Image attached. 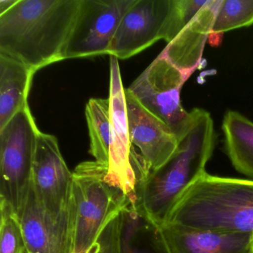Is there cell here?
<instances>
[{
    "label": "cell",
    "instance_id": "6da1fadb",
    "mask_svg": "<svg viewBox=\"0 0 253 253\" xmlns=\"http://www.w3.org/2000/svg\"><path fill=\"white\" fill-rule=\"evenodd\" d=\"M80 0H18L0 15V54L37 72L62 54Z\"/></svg>",
    "mask_w": 253,
    "mask_h": 253
},
{
    "label": "cell",
    "instance_id": "7a4b0ae2",
    "mask_svg": "<svg viewBox=\"0 0 253 253\" xmlns=\"http://www.w3.org/2000/svg\"><path fill=\"white\" fill-rule=\"evenodd\" d=\"M178 147L161 168L150 171L137 192L135 204L158 223L164 224L184 192L206 172L215 144L210 112L195 108Z\"/></svg>",
    "mask_w": 253,
    "mask_h": 253
},
{
    "label": "cell",
    "instance_id": "3957f363",
    "mask_svg": "<svg viewBox=\"0 0 253 253\" xmlns=\"http://www.w3.org/2000/svg\"><path fill=\"white\" fill-rule=\"evenodd\" d=\"M166 223L253 233V180L219 177L206 171L182 195Z\"/></svg>",
    "mask_w": 253,
    "mask_h": 253
},
{
    "label": "cell",
    "instance_id": "277c9868",
    "mask_svg": "<svg viewBox=\"0 0 253 253\" xmlns=\"http://www.w3.org/2000/svg\"><path fill=\"white\" fill-rule=\"evenodd\" d=\"M75 205L73 253H88L106 223L131 202L114 185L108 169L97 161H85L73 171Z\"/></svg>",
    "mask_w": 253,
    "mask_h": 253
},
{
    "label": "cell",
    "instance_id": "5b68a950",
    "mask_svg": "<svg viewBox=\"0 0 253 253\" xmlns=\"http://www.w3.org/2000/svg\"><path fill=\"white\" fill-rule=\"evenodd\" d=\"M40 132L29 106L0 129V201L8 203L19 217L30 189Z\"/></svg>",
    "mask_w": 253,
    "mask_h": 253
},
{
    "label": "cell",
    "instance_id": "8992f818",
    "mask_svg": "<svg viewBox=\"0 0 253 253\" xmlns=\"http://www.w3.org/2000/svg\"><path fill=\"white\" fill-rule=\"evenodd\" d=\"M189 76L159 56L127 89L154 116L167 124L180 140L190 124V113L182 106L180 92Z\"/></svg>",
    "mask_w": 253,
    "mask_h": 253
},
{
    "label": "cell",
    "instance_id": "52a82bcc",
    "mask_svg": "<svg viewBox=\"0 0 253 253\" xmlns=\"http://www.w3.org/2000/svg\"><path fill=\"white\" fill-rule=\"evenodd\" d=\"M111 103L114 148L112 161L108 169L109 177L115 186L121 189L131 202L135 203L140 185L149 174L144 159L131 143L128 129L125 88L123 85L119 60L110 56Z\"/></svg>",
    "mask_w": 253,
    "mask_h": 253
},
{
    "label": "cell",
    "instance_id": "ba28073f",
    "mask_svg": "<svg viewBox=\"0 0 253 253\" xmlns=\"http://www.w3.org/2000/svg\"><path fill=\"white\" fill-rule=\"evenodd\" d=\"M134 0H80L62 60L109 55L126 11Z\"/></svg>",
    "mask_w": 253,
    "mask_h": 253
},
{
    "label": "cell",
    "instance_id": "9c48e42d",
    "mask_svg": "<svg viewBox=\"0 0 253 253\" xmlns=\"http://www.w3.org/2000/svg\"><path fill=\"white\" fill-rule=\"evenodd\" d=\"M19 218L29 253H73L75 205L72 196L69 208L57 217L40 202L31 184Z\"/></svg>",
    "mask_w": 253,
    "mask_h": 253
},
{
    "label": "cell",
    "instance_id": "30bf717a",
    "mask_svg": "<svg viewBox=\"0 0 253 253\" xmlns=\"http://www.w3.org/2000/svg\"><path fill=\"white\" fill-rule=\"evenodd\" d=\"M73 171L60 152L55 136L40 132L32 167V184L40 202L59 217L72 201Z\"/></svg>",
    "mask_w": 253,
    "mask_h": 253
},
{
    "label": "cell",
    "instance_id": "8fae6325",
    "mask_svg": "<svg viewBox=\"0 0 253 253\" xmlns=\"http://www.w3.org/2000/svg\"><path fill=\"white\" fill-rule=\"evenodd\" d=\"M171 0H134L115 33L109 56L126 60L163 40Z\"/></svg>",
    "mask_w": 253,
    "mask_h": 253
},
{
    "label": "cell",
    "instance_id": "7c38bea8",
    "mask_svg": "<svg viewBox=\"0 0 253 253\" xmlns=\"http://www.w3.org/2000/svg\"><path fill=\"white\" fill-rule=\"evenodd\" d=\"M125 94L131 143L138 148L149 171H155L174 155L178 147V138L167 124L148 112L127 88Z\"/></svg>",
    "mask_w": 253,
    "mask_h": 253
},
{
    "label": "cell",
    "instance_id": "4fadbf2b",
    "mask_svg": "<svg viewBox=\"0 0 253 253\" xmlns=\"http://www.w3.org/2000/svg\"><path fill=\"white\" fill-rule=\"evenodd\" d=\"M171 253H252L253 233L192 229L161 225Z\"/></svg>",
    "mask_w": 253,
    "mask_h": 253
},
{
    "label": "cell",
    "instance_id": "5bb4252c",
    "mask_svg": "<svg viewBox=\"0 0 253 253\" xmlns=\"http://www.w3.org/2000/svg\"><path fill=\"white\" fill-rule=\"evenodd\" d=\"M221 0H208L196 17L161 53L190 77L199 66Z\"/></svg>",
    "mask_w": 253,
    "mask_h": 253
},
{
    "label": "cell",
    "instance_id": "9a60e30c",
    "mask_svg": "<svg viewBox=\"0 0 253 253\" xmlns=\"http://www.w3.org/2000/svg\"><path fill=\"white\" fill-rule=\"evenodd\" d=\"M118 253H171L161 226L135 203L120 211Z\"/></svg>",
    "mask_w": 253,
    "mask_h": 253
},
{
    "label": "cell",
    "instance_id": "2e32d148",
    "mask_svg": "<svg viewBox=\"0 0 253 253\" xmlns=\"http://www.w3.org/2000/svg\"><path fill=\"white\" fill-rule=\"evenodd\" d=\"M35 73L21 62L0 54V129L29 106L28 97Z\"/></svg>",
    "mask_w": 253,
    "mask_h": 253
},
{
    "label": "cell",
    "instance_id": "e0dca14e",
    "mask_svg": "<svg viewBox=\"0 0 253 253\" xmlns=\"http://www.w3.org/2000/svg\"><path fill=\"white\" fill-rule=\"evenodd\" d=\"M222 129L225 149L238 172L253 180V122L242 114L229 110L223 116Z\"/></svg>",
    "mask_w": 253,
    "mask_h": 253
},
{
    "label": "cell",
    "instance_id": "ac0fdd59",
    "mask_svg": "<svg viewBox=\"0 0 253 253\" xmlns=\"http://www.w3.org/2000/svg\"><path fill=\"white\" fill-rule=\"evenodd\" d=\"M85 119L90 138L89 152L97 162L109 169L114 148L109 98H91L85 106Z\"/></svg>",
    "mask_w": 253,
    "mask_h": 253
},
{
    "label": "cell",
    "instance_id": "d6986e66",
    "mask_svg": "<svg viewBox=\"0 0 253 253\" xmlns=\"http://www.w3.org/2000/svg\"><path fill=\"white\" fill-rule=\"evenodd\" d=\"M253 25V0H221L210 35Z\"/></svg>",
    "mask_w": 253,
    "mask_h": 253
},
{
    "label": "cell",
    "instance_id": "ffe728a7",
    "mask_svg": "<svg viewBox=\"0 0 253 253\" xmlns=\"http://www.w3.org/2000/svg\"><path fill=\"white\" fill-rule=\"evenodd\" d=\"M208 0H171V6L164 26L163 40L171 42L196 17Z\"/></svg>",
    "mask_w": 253,
    "mask_h": 253
},
{
    "label": "cell",
    "instance_id": "44dd1931",
    "mask_svg": "<svg viewBox=\"0 0 253 253\" xmlns=\"http://www.w3.org/2000/svg\"><path fill=\"white\" fill-rule=\"evenodd\" d=\"M0 253H24L26 244L18 215L4 201H0Z\"/></svg>",
    "mask_w": 253,
    "mask_h": 253
},
{
    "label": "cell",
    "instance_id": "7402d4cb",
    "mask_svg": "<svg viewBox=\"0 0 253 253\" xmlns=\"http://www.w3.org/2000/svg\"><path fill=\"white\" fill-rule=\"evenodd\" d=\"M120 211L103 228L88 253H118Z\"/></svg>",
    "mask_w": 253,
    "mask_h": 253
},
{
    "label": "cell",
    "instance_id": "603a6c76",
    "mask_svg": "<svg viewBox=\"0 0 253 253\" xmlns=\"http://www.w3.org/2000/svg\"><path fill=\"white\" fill-rule=\"evenodd\" d=\"M17 2L18 0H0V15L11 9Z\"/></svg>",
    "mask_w": 253,
    "mask_h": 253
},
{
    "label": "cell",
    "instance_id": "cb8c5ba5",
    "mask_svg": "<svg viewBox=\"0 0 253 253\" xmlns=\"http://www.w3.org/2000/svg\"><path fill=\"white\" fill-rule=\"evenodd\" d=\"M252 253H253V247H252Z\"/></svg>",
    "mask_w": 253,
    "mask_h": 253
},
{
    "label": "cell",
    "instance_id": "d4e9b609",
    "mask_svg": "<svg viewBox=\"0 0 253 253\" xmlns=\"http://www.w3.org/2000/svg\"><path fill=\"white\" fill-rule=\"evenodd\" d=\"M24 253H29V252L27 251V250H25Z\"/></svg>",
    "mask_w": 253,
    "mask_h": 253
}]
</instances>
